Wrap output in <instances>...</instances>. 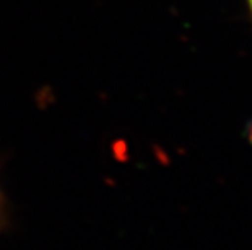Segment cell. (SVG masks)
Wrapping results in <instances>:
<instances>
[{
    "label": "cell",
    "instance_id": "2",
    "mask_svg": "<svg viewBox=\"0 0 252 250\" xmlns=\"http://www.w3.org/2000/svg\"><path fill=\"white\" fill-rule=\"evenodd\" d=\"M248 2H249V7H251V10H252V0H248Z\"/></svg>",
    "mask_w": 252,
    "mask_h": 250
},
{
    "label": "cell",
    "instance_id": "1",
    "mask_svg": "<svg viewBox=\"0 0 252 250\" xmlns=\"http://www.w3.org/2000/svg\"><path fill=\"white\" fill-rule=\"evenodd\" d=\"M10 222V206L2 187H0V234L7 231Z\"/></svg>",
    "mask_w": 252,
    "mask_h": 250
}]
</instances>
